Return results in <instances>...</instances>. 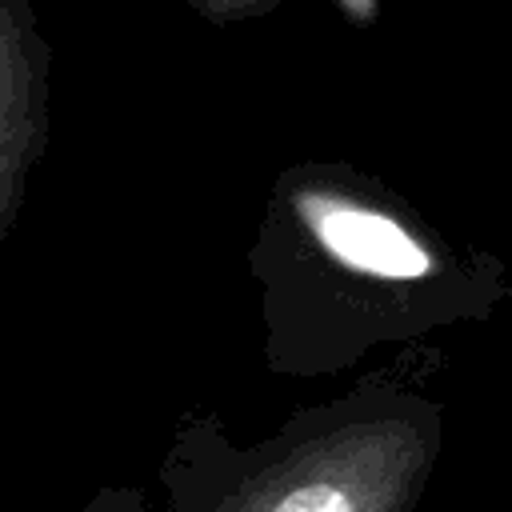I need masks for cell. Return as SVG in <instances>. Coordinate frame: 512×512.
I'll use <instances>...</instances> for the list:
<instances>
[{
    "label": "cell",
    "mask_w": 512,
    "mask_h": 512,
    "mask_svg": "<svg viewBox=\"0 0 512 512\" xmlns=\"http://www.w3.org/2000/svg\"><path fill=\"white\" fill-rule=\"evenodd\" d=\"M436 460L412 416H356L236 452L216 436L180 444L160 480L168 512H416Z\"/></svg>",
    "instance_id": "1"
},
{
    "label": "cell",
    "mask_w": 512,
    "mask_h": 512,
    "mask_svg": "<svg viewBox=\"0 0 512 512\" xmlns=\"http://www.w3.org/2000/svg\"><path fill=\"white\" fill-rule=\"evenodd\" d=\"M312 228L336 260L368 276L416 280L428 272V252L400 224L376 212L348 208V204H312Z\"/></svg>",
    "instance_id": "2"
},
{
    "label": "cell",
    "mask_w": 512,
    "mask_h": 512,
    "mask_svg": "<svg viewBox=\"0 0 512 512\" xmlns=\"http://www.w3.org/2000/svg\"><path fill=\"white\" fill-rule=\"evenodd\" d=\"M84 512H148V496L140 488H104L84 504Z\"/></svg>",
    "instance_id": "3"
}]
</instances>
